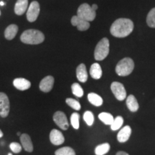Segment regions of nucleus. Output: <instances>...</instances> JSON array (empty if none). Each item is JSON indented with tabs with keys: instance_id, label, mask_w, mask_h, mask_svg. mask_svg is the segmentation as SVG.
<instances>
[{
	"instance_id": "nucleus-1",
	"label": "nucleus",
	"mask_w": 155,
	"mask_h": 155,
	"mask_svg": "<svg viewBox=\"0 0 155 155\" xmlns=\"http://www.w3.org/2000/svg\"><path fill=\"white\" fill-rule=\"evenodd\" d=\"M134 30V23L131 19L120 18L116 19L112 24L110 32L116 38H125L129 35Z\"/></svg>"
},
{
	"instance_id": "nucleus-2",
	"label": "nucleus",
	"mask_w": 155,
	"mask_h": 155,
	"mask_svg": "<svg viewBox=\"0 0 155 155\" xmlns=\"http://www.w3.org/2000/svg\"><path fill=\"white\" fill-rule=\"evenodd\" d=\"M20 40L23 43L28 45H38L45 40V35L40 31L37 30H25L21 35Z\"/></svg>"
},
{
	"instance_id": "nucleus-3",
	"label": "nucleus",
	"mask_w": 155,
	"mask_h": 155,
	"mask_svg": "<svg viewBox=\"0 0 155 155\" xmlns=\"http://www.w3.org/2000/svg\"><path fill=\"white\" fill-rule=\"evenodd\" d=\"M134 68V63L130 58H125L121 60L116 67V73L119 76H127L130 75Z\"/></svg>"
},
{
	"instance_id": "nucleus-4",
	"label": "nucleus",
	"mask_w": 155,
	"mask_h": 155,
	"mask_svg": "<svg viewBox=\"0 0 155 155\" xmlns=\"http://www.w3.org/2000/svg\"><path fill=\"white\" fill-rule=\"evenodd\" d=\"M109 53V40L108 38L101 39L96 45L94 51V58L96 61H101L104 60Z\"/></svg>"
},
{
	"instance_id": "nucleus-5",
	"label": "nucleus",
	"mask_w": 155,
	"mask_h": 155,
	"mask_svg": "<svg viewBox=\"0 0 155 155\" xmlns=\"http://www.w3.org/2000/svg\"><path fill=\"white\" fill-rule=\"evenodd\" d=\"M77 16L90 22L96 18V11L93 10L90 5L84 3L80 5V7L78 9Z\"/></svg>"
},
{
	"instance_id": "nucleus-6",
	"label": "nucleus",
	"mask_w": 155,
	"mask_h": 155,
	"mask_svg": "<svg viewBox=\"0 0 155 155\" xmlns=\"http://www.w3.org/2000/svg\"><path fill=\"white\" fill-rule=\"evenodd\" d=\"M10 110V103L8 96L5 93L0 92V116L2 118L7 117Z\"/></svg>"
},
{
	"instance_id": "nucleus-7",
	"label": "nucleus",
	"mask_w": 155,
	"mask_h": 155,
	"mask_svg": "<svg viewBox=\"0 0 155 155\" xmlns=\"http://www.w3.org/2000/svg\"><path fill=\"white\" fill-rule=\"evenodd\" d=\"M111 90L119 101H124L127 98V91L122 83L119 82H113L111 85Z\"/></svg>"
},
{
	"instance_id": "nucleus-8",
	"label": "nucleus",
	"mask_w": 155,
	"mask_h": 155,
	"mask_svg": "<svg viewBox=\"0 0 155 155\" xmlns=\"http://www.w3.org/2000/svg\"><path fill=\"white\" fill-rule=\"evenodd\" d=\"M53 121L56 125L61 128L63 130H67L69 127L68 121L67 116L63 111H56L53 115Z\"/></svg>"
},
{
	"instance_id": "nucleus-9",
	"label": "nucleus",
	"mask_w": 155,
	"mask_h": 155,
	"mask_svg": "<svg viewBox=\"0 0 155 155\" xmlns=\"http://www.w3.org/2000/svg\"><path fill=\"white\" fill-rule=\"evenodd\" d=\"M40 7L39 3L37 1L32 2L29 6L28 11H27V19L29 22H33L36 21L40 14Z\"/></svg>"
},
{
	"instance_id": "nucleus-10",
	"label": "nucleus",
	"mask_w": 155,
	"mask_h": 155,
	"mask_svg": "<svg viewBox=\"0 0 155 155\" xmlns=\"http://www.w3.org/2000/svg\"><path fill=\"white\" fill-rule=\"evenodd\" d=\"M54 78L51 75H48L45 77L42 80L40 81L39 88L40 91L44 93H48L52 90L53 88L54 85Z\"/></svg>"
},
{
	"instance_id": "nucleus-11",
	"label": "nucleus",
	"mask_w": 155,
	"mask_h": 155,
	"mask_svg": "<svg viewBox=\"0 0 155 155\" xmlns=\"http://www.w3.org/2000/svg\"><path fill=\"white\" fill-rule=\"evenodd\" d=\"M71 24L73 26H76L79 31H86L90 28V22L85 20V19L80 18L77 15L73 16L71 18Z\"/></svg>"
},
{
	"instance_id": "nucleus-12",
	"label": "nucleus",
	"mask_w": 155,
	"mask_h": 155,
	"mask_svg": "<svg viewBox=\"0 0 155 155\" xmlns=\"http://www.w3.org/2000/svg\"><path fill=\"white\" fill-rule=\"evenodd\" d=\"M50 141L52 144L56 146L63 144L65 138L63 133L57 129H53L50 133Z\"/></svg>"
},
{
	"instance_id": "nucleus-13",
	"label": "nucleus",
	"mask_w": 155,
	"mask_h": 155,
	"mask_svg": "<svg viewBox=\"0 0 155 155\" xmlns=\"http://www.w3.org/2000/svg\"><path fill=\"white\" fill-rule=\"evenodd\" d=\"M20 142L22 147L26 152H32L33 151V144H32V141L31 140L30 135L27 134H21Z\"/></svg>"
},
{
	"instance_id": "nucleus-14",
	"label": "nucleus",
	"mask_w": 155,
	"mask_h": 155,
	"mask_svg": "<svg viewBox=\"0 0 155 155\" xmlns=\"http://www.w3.org/2000/svg\"><path fill=\"white\" fill-rule=\"evenodd\" d=\"M13 85L19 91H26L28 90L31 87V83L27 79L23 78H15L13 81Z\"/></svg>"
},
{
	"instance_id": "nucleus-15",
	"label": "nucleus",
	"mask_w": 155,
	"mask_h": 155,
	"mask_svg": "<svg viewBox=\"0 0 155 155\" xmlns=\"http://www.w3.org/2000/svg\"><path fill=\"white\" fill-rule=\"evenodd\" d=\"M131 134V129L129 126L124 127L117 134V139L120 143H124L129 140Z\"/></svg>"
},
{
	"instance_id": "nucleus-16",
	"label": "nucleus",
	"mask_w": 155,
	"mask_h": 155,
	"mask_svg": "<svg viewBox=\"0 0 155 155\" xmlns=\"http://www.w3.org/2000/svg\"><path fill=\"white\" fill-rule=\"evenodd\" d=\"M76 76L78 80L81 83H86L88 80V73L86 65L81 63L76 68Z\"/></svg>"
},
{
	"instance_id": "nucleus-17",
	"label": "nucleus",
	"mask_w": 155,
	"mask_h": 155,
	"mask_svg": "<svg viewBox=\"0 0 155 155\" xmlns=\"http://www.w3.org/2000/svg\"><path fill=\"white\" fill-rule=\"evenodd\" d=\"M28 7V0H17L15 6V12L17 15H22Z\"/></svg>"
},
{
	"instance_id": "nucleus-18",
	"label": "nucleus",
	"mask_w": 155,
	"mask_h": 155,
	"mask_svg": "<svg viewBox=\"0 0 155 155\" xmlns=\"http://www.w3.org/2000/svg\"><path fill=\"white\" fill-rule=\"evenodd\" d=\"M126 104H127V106L129 111H131V112H136L138 111L139 108L138 101H137L135 96H133V95H129L127 97Z\"/></svg>"
},
{
	"instance_id": "nucleus-19",
	"label": "nucleus",
	"mask_w": 155,
	"mask_h": 155,
	"mask_svg": "<svg viewBox=\"0 0 155 155\" xmlns=\"http://www.w3.org/2000/svg\"><path fill=\"white\" fill-rule=\"evenodd\" d=\"M90 75L95 80H98L102 76V69L98 63H94L91 66Z\"/></svg>"
},
{
	"instance_id": "nucleus-20",
	"label": "nucleus",
	"mask_w": 155,
	"mask_h": 155,
	"mask_svg": "<svg viewBox=\"0 0 155 155\" xmlns=\"http://www.w3.org/2000/svg\"><path fill=\"white\" fill-rule=\"evenodd\" d=\"M18 32V27L16 25H10L6 28L5 31V37L7 40H11L15 38Z\"/></svg>"
},
{
	"instance_id": "nucleus-21",
	"label": "nucleus",
	"mask_w": 155,
	"mask_h": 155,
	"mask_svg": "<svg viewBox=\"0 0 155 155\" xmlns=\"http://www.w3.org/2000/svg\"><path fill=\"white\" fill-rule=\"evenodd\" d=\"M88 99L89 102L95 106H101L103 104V99L101 97L95 93L88 94Z\"/></svg>"
},
{
	"instance_id": "nucleus-22",
	"label": "nucleus",
	"mask_w": 155,
	"mask_h": 155,
	"mask_svg": "<svg viewBox=\"0 0 155 155\" xmlns=\"http://www.w3.org/2000/svg\"><path fill=\"white\" fill-rule=\"evenodd\" d=\"M110 144L108 143H104V144L98 145L95 149V154L96 155H104L109 152Z\"/></svg>"
},
{
	"instance_id": "nucleus-23",
	"label": "nucleus",
	"mask_w": 155,
	"mask_h": 155,
	"mask_svg": "<svg viewBox=\"0 0 155 155\" xmlns=\"http://www.w3.org/2000/svg\"><path fill=\"white\" fill-rule=\"evenodd\" d=\"M98 119L101 121L103 123L105 124L106 125H110L114 121V117L111 114L106 113V112H103L98 115Z\"/></svg>"
},
{
	"instance_id": "nucleus-24",
	"label": "nucleus",
	"mask_w": 155,
	"mask_h": 155,
	"mask_svg": "<svg viewBox=\"0 0 155 155\" xmlns=\"http://www.w3.org/2000/svg\"><path fill=\"white\" fill-rule=\"evenodd\" d=\"M55 155H75L74 150L71 147H64L55 151Z\"/></svg>"
},
{
	"instance_id": "nucleus-25",
	"label": "nucleus",
	"mask_w": 155,
	"mask_h": 155,
	"mask_svg": "<svg viewBox=\"0 0 155 155\" xmlns=\"http://www.w3.org/2000/svg\"><path fill=\"white\" fill-rule=\"evenodd\" d=\"M147 23L149 27L155 28V7L151 9L147 15Z\"/></svg>"
},
{
	"instance_id": "nucleus-26",
	"label": "nucleus",
	"mask_w": 155,
	"mask_h": 155,
	"mask_svg": "<svg viewBox=\"0 0 155 155\" xmlns=\"http://www.w3.org/2000/svg\"><path fill=\"white\" fill-rule=\"evenodd\" d=\"M71 89H72V93L76 97H78V98H81L83 96V90L82 87L80 86V84L78 83H75L71 86Z\"/></svg>"
},
{
	"instance_id": "nucleus-27",
	"label": "nucleus",
	"mask_w": 155,
	"mask_h": 155,
	"mask_svg": "<svg viewBox=\"0 0 155 155\" xmlns=\"http://www.w3.org/2000/svg\"><path fill=\"white\" fill-rule=\"evenodd\" d=\"M124 123V119L121 116H118L116 119H114V121L111 124V129L113 131H116L119 129Z\"/></svg>"
},
{
	"instance_id": "nucleus-28",
	"label": "nucleus",
	"mask_w": 155,
	"mask_h": 155,
	"mask_svg": "<svg viewBox=\"0 0 155 155\" xmlns=\"http://www.w3.org/2000/svg\"><path fill=\"white\" fill-rule=\"evenodd\" d=\"M83 119H84V121H86L87 125L89 126V127H91V126L94 124V114L90 111H86L84 113V114H83Z\"/></svg>"
},
{
	"instance_id": "nucleus-29",
	"label": "nucleus",
	"mask_w": 155,
	"mask_h": 155,
	"mask_svg": "<svg viewBox=\"0 0 155 155\" xmlns=\"http://www.w3.org/2000/svg\"><path fill=\"white\" fill-rule=\"evenodd\" d=\"M65 102H66V104L70 106V107L76 110V111H79L81 108V104L79 103V101H78L75 99H73V98H67V99L65 100Z\"/></svg>"
},
{
	"instance_id": "nucleus-30",
	"label": "nucleus",
	"mask_w": 155,
	"mask_h": 155,
	"mask_svg": "<svg viewBox=\"0 0 155 155\" xmlns=\"http://www.w3.org/2000/svg\"><path fill=\"white\" fill-rule=\"evenodd\" d=\"M79 119H80V115L76 113V112L72 114V115L71 116V124L75 129H78L79 127H80Z\"/></svg>"
},
{
	"instance_id": "nucleus-31",
	"label": "nucleus",
	"mask_w": 155,
	"mask_h": 155,
	"mask_svg": "<svg viewBox=\"0 0 155 155\" xmlns=\"http://www.w3.org/2000/svg\"><path fill=\"white\" fill-rule=\"evenodd\" d=\"M11 150L15 154H18L22 151V145L17 142H12L9 144Z\"/></svg>"
},
{
	"instance_id": "nucleus-32",
	"label": "nucleus",
	"mask_w": 155,
	"mask_h": 155,
	"mask_svg": "<svg viewBox=\"0 0 155 155\" xmlns=\"http://www.w3.org/2000/svg\"><path fill=\"white\" fill-rule=\"evenodd\" d=\"M116 155H129V154L127 152H122V151H121V152H118L117 153H116Z\"/></svg>"
},
{
	"instance_id": "nucleus-33",
	"label": "nucleus",
	"mask_w": 155,
	"mask_h": 155,
	"mask_svg": "<svg viewBox=\"0 0 155 155\" xmlns=\"http://www.w3.org/2000/svg\"><path fill=\"white\" fill-rule=\"evenodd\" d=\"M91 8H92L93 10L96 11L97 9H98V5H93L91 6Z\"/></svg>"
},
{
	"instance_id": "nucleus-34",
	"label": "nucleus",
	"mask_w": 155,
	"mask_h": 155,
	"mask_svg": "<svg viewBox=\"0 0 155 155\" xmlns=\"http://www.w3.org/2000/svg\"><path fill=\"white\" fill-rule=\"evenodd\" d=\"M3 135H4V134L2 132V131L1 129H0V138H2V137H3Z\"/></svg>"
},
{
	"instance_id": "nucleus-35",
	"label": "nucleus",
	"mask_w": 155,
	"mask_h": 155,
	"mask_svg": "<svg viewBox=\"0 0 155 155\" xmlns=\"http://www.w3.org/2000/svg\"><path fill=\"white\" fill-rule=\"evenodd\" d=\"M5 5V3L4 2H2V1L0 2V5H1V6H4Z\"/></svg>"
},
{
	"instance_id": "nucleus-36",
	"label": "nucleus",
	"mask_w": 155,
	"mask_h": 155,
	"mask_svg": "<svg viewBox=\"0 0 155 155\" xmlns=\"http://www.w3.org/2000/svg\"><path fill=\"white\" fill-rule=\"evenodd\" d=\"M17 136H19V137H20V136H21V134H20V132H17Z\"/></svg>"
},
{
	"instance_id": "nucleus-37",
	"label": "nucleus",
	"mask_w": 155,
	"mask_h": 155,
	"mask_svg": "<svg viewBox=\"0 0 155 155\" xmlns=\"http://www.w3.org/2000/svg\"><path fill=\"white\" fill-rule=\"evenodd\" d=\"M8 155H12V153H9Z\"/></svg>"
},
{
	"instance_id": "nucleus-38",
	"label": "nucleus",
	"mask_w": 155,
	"mask_h": 155,
	"mask_svg": "<svg viewBox=\"0 0 155 155\" xmlns=\"http://www.w3.org/2000/svg\"><path fill=\"white\" fill-rule=\"evenodd\" d=\"M0 15H1V12H0Z\"/></svg>"
}]
</instances>
